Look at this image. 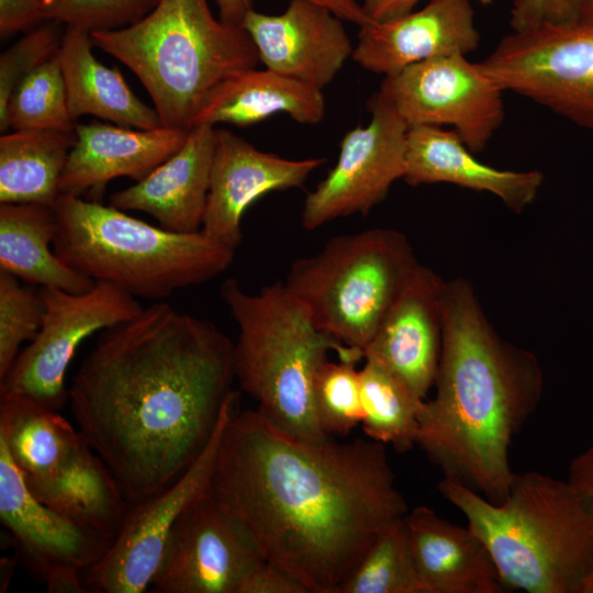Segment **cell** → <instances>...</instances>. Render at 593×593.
<instances>
[{
    "label": "cell",
    "mask_w": 593,
    "mask_h": 593,
    "mask_svg": "<svg viewBox=\"0 0 593 593\" xmlns=\"http://www.w3.org/2000/svg\"><path fill=\"white\" fill-rule=\"evenodd\" d=\"M209 493L309 593H337L409 511L384 444L300 439L257 409L230 417Z\"/></svg>",
    "instance_id": "obj_1"
},
{
    "label": "cell",
    "mask_w": 593,
    "mask_h": 593,
    "mask_svg": "<svg viewBox=\"0 0 593 593\" xmlns=\"http://www.w3.org/2000/svg\"><path fill=\"white\" fill-rule=\"evenodd\" d=\"M234 381V343L210 321L157 301L101 332L68 402L134 504L175 483L200 456Z\"/></svg>",
    "instance_id": "obj_2"
},
{
    "label": "cell",
    "mask_w": 593,
    "mask_h": 593,
    "mask_svg": "<svg viewBox=\"0 0 593 593\" xmlns=\"http://www.w3.org/2000/svg\"><path fill=\"white\" fill-rule=\"evenodd\" d=\"M434 387L417 445L445 478L502 502L515 475L511 444L541 399L544 374L532 351L500 336L462 278L446 281Z\"/></svg>",
    "instance_id": "obj_3"
},
{
    "label": "cell",
    "mask_w": 593,
    "mask_h": 593,
    "mask_svg": "<svg viewBox=\"0 0 593 593\" xmlns=\"http://www.w3.org/2000/svg\"><path fill=\"white\" fill-rule=\"evenodd\" d=\"M438 489L484 542L506 589L583 592L593 571V517L567 480L515 473L500 503L445 477Z\"/></svg>",
    "instance_id": "obj_4"
},
{
    "label": "cell",
    "mask_w": 593,
    "mask_h": 593,
    "mask_svg": "<svg viewBox=\"0 0 593 593\" xmlns=\"http://www.w3.org/2000/svg\"><path fill=\"white\" fill-rule=\"evenodd\" d=\"M220 295L238 328L234 369L239 388L270 423L289 435L311 441L329 438L316 416V372L329 351L357 362L363 353L318 328L282 281L249 293L228 279Z\"/></svg>",
    "instance_id": "obj_5"
},
{
    "label": "cell",
    "mask_w": 593,
    "mask_h": 593,
    "mask_svg": "<svg viewBox=\"0 0 593 593\" xmlns=\"http://www.w3.org/2000/svg\"><path fill=\"white\" fill-rule=\"evenodd\" d=\"M89 34L135 74L169 128L190 130L223 80L259 63L248 33L215 19L208 0H160L132 25Z\"/></svg>",
    "instance_id": "obj_6"
},
{
    "label": "cell",
    "mask_w": 593,
    "mask_h": 593,
    "mask_svg": "<svg viewBox=\"0 0 593 593\" xmlns=\"http://www.w3.org/2000/svg\"><path fill=\"white\" fill-rule=\"evenodd\" d=\"M55 254L75 271L135 298L161 300L224 272L235 249L201 230L154 226L113 205L60 194L54 204Z\"/></svg>",
    "instance_id": "obj_7"
},
{
    "label": "cell",
    "mask_w": 593,
    "mask_h": 593,
    "mask_svg": "<svg viewBox=\"0 0 593 593\" xmlns=\"http://www.w3.org/2000/svg\"><path fill=\"white\" fill-rule=\"evenodd\" d=\"M418 265L404 234L377 227L335 236L294 260L284 284L318 328L363 353Z\"/></svg>",
    "instance_id": "obj_8"
},
{
    "label": "cell",
    "mask_w": 593,
    "mask_h": 593,
    "mask_svg": "<svg viewBox=\"0 0 593 593\" xmlns=\"http://www.w3.org/2000/svg\"><path fill=\"white\" fill-rule=\"evenodd\" d=\"M480 65L504 91L593 128V21L512 31Z\"/></svg>",
    "instance_id": "obj_9"
},
{
    "label": "cell",
    "mask_w": 593,
    "mask_h": 593,
    "mask_svg": "<svg viewBox=\"0 0 593 593\" xmlns=\"http://www.w3.org/2000/svg\"><path fill=\"white\" fill-rule=\"evenodd\" d=\"M45 313L36 336L0 379V398L23 396L55 411L69 399L66 372L79 345L96 332L137 316V298L104 281L83 293L41 287Z\"/></svg>",
    "instance_id": "obj_10"
},
{
    "label": "cell",
    "mask_w": 593,
    "mask_h": 593,
    "mask_svg": "<svg viewBox=\"0 0 593 593\" xmlns=\"http://www.w3.org/2000/svg\"><path fill=\"white\" fill-rule=\"evenodd\" d=\"M238 402L239 394L233 390L206 447L175 483L130 504L109 549L86 570L83 580L90 591L141 593L150 588L174 525L181 513L210 489L222 436Z\"/></svg>",
    "instance_id": "obj_11"
},
{
    "label": "cell",
    "mask_w": 593,
    "mask_h": 593,
    "mask_svg": "<svg viewBox=\"0 0 593 593\" xmlns=\"http://www.w3.org/2000/svg\"><path fill=\"white\" fill-rule=\"evenodd\" d=\"M503 92L480 63L456 54L384 77L377 94L409 127L449 125L474 154L503 123Z\"/></svg>",
    "instance_id": "obj_12"
},
{
    "label": "cell",
    "mask_w": 593,
    "mask_h": 593,
    "mask_svg": "<svg viewBox=\"0 0 593 593\" xmlns=\"http://www.w3.org/2000/svg\"><path fill=\"white\" fill-rule=\"evenodd\" d=\"M371 119L345 134L335 166L303 203L301 224L313 231L356 213L367 214L403 179L407 124L377 93Z\"/></svg>",
    "instance_id": "obj_13"
},
{
    "label": "cell",
    "mask_w": 593,
    "mask_h": 593,
    "mask_svg": "<svg viewBox=\"0 0 593 593\" xmlns=\"http://www.w3.org/2000/svg\"><path fill=\"white\" fill-rule=\"evenodd\" d=\"M264 560L244 526L208 491L174 525L150 588L158 593H237Z\"/></svg>",
    "instance_id": "obj_14"
},
{
    "label": "cell",
    "mask_w": 593,
    "mask_h": 593,
    "mask_svg": "<svg viewBox=\"0 0 593 593\" xmlns=\"http://www.w3.org/2000/svg\"><path fill=\"white\" fill-rule=\"evenodd\" d=\"M324 158L288 159L257 149L225 128L215 127L210 189L201 231L236 249L245 211L262 195L302 187Z\"/></svg>",
    "instance_id": "obj_15"
},
{
    "label": "cell",
    "mask_w": 593,
    "mask_h": 593,
    "mask_svg": "<svg viewBox=\"0 0 593 593\" xmlns=\"http://www.w3.org/2000/svg\"><path fill=\"white\" fill-rule=\"evenodd\" d=\"M242 27L266 68L318 90L333 81L354 52L343 20L307 0H290L280 14L251 9Z\"/></svg>",
    "instance_id": "obj_16"
},
{
    "label": "cell",
    "mask_w": 593,
    "mask_h": 593,
    "mask_svg": "<svg viewBox=\"0 0 593 593\" xmlns=\"http://www.w3.org/2000/svg\"><path fill=\"white\" fill-rule=\"evenodd\" d=\"M445 286L419 264L363 350L365 360L382 366L424 400L440 360Z\"/></svg>",
    "instance_id": "obj_17"
},
{
    "label": "cell",
    "mask_w": 593,
    "mask_h": 593,
    "mask_svg": "<svg viewBox=\"0 0 593 593\" xmlns=\"http://www.w3.org/2000/svg\"><path fill=\"white\" fill-rule=\"evenodd\" d=\"M359 29L354 61L384 77L429 59L467 55L480 43L470 0H428L417 11Z\"/></svg>",
    "instance_id": "obj_18"
},
{
    "label": "cell",
    "mask_w": 593,
    "mask_h": 593,
    "mask_svg": "<svg viewBox=\"0 0 593 593\" xmlns=\"http://www.w3.org/2000/svg\"><path fill=\"white\" fill-rule=\"evenodd\" d=\"M0 518L31 568L44 579L60 566L87 570L102 558L112 542L38 501L2 441Z\"/></svg>",
    "instance_id": "obj_19"
},
{
    "label": "cell",
    "mask_w": 593,
    "mask_h": 593,
    "mask_svg": "<svg viewBox=\"0 0 593 593\" xmlns=\"http://www.w3.org/2000/svg\"><path fill=\"white\" fill-rule=\"evenodd\" d=\"M75 134L59 189L60 194L79 197L118 177L141 181L180 149L189 130H139L92 122L76 124Z\"/></svg>",
    "instance_id": "obj_20"
},
{
    "label": "cell",
    "mask_w": 593,
    "mask_h": 593,
    "mask_svg": "<svg viewBox=\"0 0 593 593\" xmlns=\"http://www.w3.org/2000/svg\"><path fill=\"white\" fill-rule=\"evenodd\" d=\"M215 148V126L195 125L183 145L144 179L110 197L122 211H141L178 233L201 230Z\"/></svg>",
    "instance_id": "obj_21"
},
{
    "label": "cell",
    "mask_w": 593,
    "mask_h": 593,
    "mask_svg": "<svg viewBox=\"0 0 593 593\" xmlns=\"http://www.w3.org/2000/svg\"><path fill=\"white\" fill-rule=\"evenodd\" d=\"M403 179L411 186L445 182L489 192L519 213L536 199L544 175L494 168L478 160L454 130L416 125L406 135Z\"/></svg>",
    "instance_id": "obj_22"
},
{
    "label": "cell",
    "mask_w": 593,
    "mask_h": 593,
    "mask_svg": "<svg viewBox=\"0 0 593 593\" xmlns=\"http://www.w3.org/2000/svg\"><path fill=\"white\" fill-rule=\"evenodd\" d=\"M409 547L426 593H502L505 585L484 542L419 505L404 516Z\"/></svg>",
    "instance_id": "obj_23"
},
{
    "label": "cell",
    "mask_w": 593,
    "mask_h": 593,
    "mask_svg": "<svg viewBox=\"0 0 593 593\" xmlns=\"http://www.w3.org/2000/svg\"><path fill=\"white\" fill-rule=\"evenodd\" d=\"M277 113L301 124L320 123L325 115L322 90L268 68L242 69L212 91L192 126L227 123L245 127Z\"/></svg>",
    "instance_id": "obj_24"
},
{
    "label": "cell",
    "mask_w": 593,
    "mask_h": 593,
    "mask_svg": "<svg viewBox=\"0 0 593 593\" xmlns=\"http://www.w3.org/2000/svg\"><path fill=\"white\" fill-rule=\"evenodd\" d=\"M92 45L89 32L66 27L58 59L72 120L93 115L120 126L161 127L155 108L134 94L116 68L101 64L92 54Z\"/></svg>",
    "instance_id": "obj_25"
},
{
    "label": "cell",
    "mask_w": 593,
    "mask_h": 593,
    "mask_svg": "<svg viewBox=\"0 0 593 593\" xmlns=\"http://www.w3.org/2000/svg\"><path fill=\"white\" fill-rule=\"evenodd\" d=\"M25 483L38 501L110 540L118 535L130 505L87 440L53 475Z\"/></svg>",
    "instance_id": "obj_26"
},
{
    "label": "cell",
    "mask_w": 593,
    "mask_h": 593,
    "mask_svg": "<svg viewBox=\"0 0 593 593\" xmlns=\"http://www.w3.org/2000/svg\"><path fill=\"white\" fill-rule=\"evenodd\" d=\"M56 227L53 206L1 203L0 270L40 288L87 292L96 281L75 271L55 254Z\"/></svg>",
    "instance_id": "obj_27"
},
{
    "label": "cell",
    "mask_w": 593,
    "mask_h": 593,
    "mask_svg": "<svg viewBox=\"0 0 593 593\" xmlns=\"http://www.w3.org/2000/svg\"><path fill=\"white\" fill-rule=\"evenodd\" d=\"M85 440L57 411L23 396L0 398V441L26 482L54 474Z\"/></svg>",
    "instance_id": "obj_28"
},
{
    "label": "cell",
    "mask_w": 593,
    "mask_h": 593,
    "mask_svg": "<svg viewBox=\"0 0 593 593\" xmlns=\"http://www.w3.org/2000/svg\"><path fill=\"white\" fill-rule=\"evenodd\" d=\"M74 132L13 131L0 137V202L54 206Z\"/></svg>",
    "instance_id": "obj_29"
},
{
    "label": "cell",
    "mask_w": 593,
    "mask_h": 593,
    "mask_svg": "<svg viewBox=\"0 0 593 593\" xmlns=\"http://www.w3.org/2000/svg\"><path fill=\"white\" fill-rule=\"evenodd\" d=\"M360 373L361 426L371 440L404 452L417 445L424 399L382 366L365 360Z\"/></svg>",
    "instance_id": "obj_30"
},
{
    "label": "cell",
    "mask_w": 593,
    "mask_h": 593,
    "mask_svg": "<svg viewBox=\"0 0 593 593\" xmlns=\"http://www.w3.org/2000/svg\"><path fill=\"white\" fill-rule=\"evenodd\" d=\"M337 593H426L413 562L404 517L379 535Z\"/></svg>",
    "instance_id": "obj_31"
},
{
    "label": "cell",
    "mask_w": 593,
    "mask_h": 593,
    "mask_svg": "<svg viewBox=\"0 0 593 593\" xmlns=\"http://www.w3.org/2000/svg\"><path fill=\"white\" fill-rule=\"evenodd\" d=\"M7 122L13 131H75L58 54L19 83L8 104Z\"/></svg>",
    "instance_id": "obj_32"
},
{
    "label": "cell",
    "mask_w": 593,
    "mask_h": 593,
    "mask_svg": "<svg viewBox=\"0 0 593 593\" xmlns=\"http://www.w3.org/2000/svg\"><path fill=\"white\" fill-rule=\"evenodd\" d=\"M357 361H324L314 380L316 416L328 437H346L362 419Z\"/></svg>",
    "instance_id": "obj_33"
},
{
    "label": "cell",
    "mask_w": 593,
    "mask_h": 593,
    "mask_svg": "<svg viewBox=\"0 0 593 593\" xmlns=\"http://www.w3.org/2000/svg\"><path fill=\"white\" fill-rule=\"evenodd\" d=\"M45 313L40 290L21 286L19 279L0 270V379H2L24 342L38 333Z\"/></svg>",
    "instance_id": "obj_34"
},
{
    "label": "cell",
    "mask_w": 593,
    "mask_h": 593,
    "mask_svg": "<svg viewBox=\"0 0 593 593\" xmlns=\"http://www.w3.org/2000/svg\"><path fill=\"white\" fill-rule=\"evenodd\" d=\"M160 0H43V20L87 32L116 30L145 18Z\"/></svg>",
    "instance_id": "obj_35"
},
{
    "label": "cell",
    "mask_w": 593,
    "mask_h": 593,
    "mask_svg": "<svg viewBox=\"0 0 593 593\" xmlns=\"http://www.w3.org/2000/svg\"><path fill=\"white\" fill-rule=\"evenodd\" d=\"M58 22L51 21L23 36L0 57V130L9 128L7 109L19 83L44 63L55 57L64 34Z\"/></svg>",
    "instance_id": "obj_36"
},
{
    "label": "cell",
    "mask_w": 593,
    "mask_h": 593,
    "mask_svg": "<svg viewBox=\"0 0 593 593\" xmlns=\"http://www.w3.org/2000/svg\"><path fill=\"white\" fill-rule=\"evenodd\" d=\"M582 0H514L510 25L522 31L542 23H567L580 20Z\"/></svg>",
    "instance_id": "obj_37"
},
{
    "label": "cell",
    "mask_w": 593,
    "mask_h": 593,
    "mask_svg": "<svg viewBox=\"0 0 593 593\" xmlns=\"http://www.w3.org/2000/svg\"><path fill=\"white\" fill-rule=\"evenodd\" d=\"M237 593H309V591L282 568L264 560L243 580Z\"/></svg>",
    "instance_id": "obj_38"
},
{
    "label": "cell",
    "mask_w": 593,
    "mask_h": 593,
    "mask_svg": "<svg viewBox=\"0 0 593 593\" xmlns=\"http://www.w3.org/2000/svg\"><path fill=\"white\" fill-rule=\"evenodd\" d=\"M43 20V0H0V34L23 31Z\"/></svg>",
    "instance_id": "obj_39"
},
{
    "label": "cell",
    "mask_w": 593,
    "mask_h": 593,
    "mask_svg": "<svg viewBox=\"0 0 593 593\" xmlns=\"http://www.w3.org/2000/svg\"><path fill=\"white\" fill-rule=\"evenodd\" d=\"M567 481L593 517V446L571 460Z\"/></svg>",
    "instance_id": "obj_40"
},
{
    "label": "cell",
    "mask_w": 593,
    "mask_h": 593,
    "mask_svg": "<svg viewBox=\"0 0 593 593\" xmlns=\"http://www.w3.org/2000/svg\"><path fill=\"white\" fill-rule=\"evenodd\" d=\"M421 0H359L370 21L380 22L398 18L414 10ZM483 5L494 0H478Z\"/></svg>",
    "instance_id": "obj_41"
},
{
    "label": "cell",
    "mask_w": 593,
    "mask_h": 593,
    "mask_svg": "<svg viewBox=\"0 0 593 593\" xmlns=\"http://www.w3.org/2000/svg\"><path fill=\"white\" fill-rule=\"evenodd\" d=\"M81 569L74 566H60L52 569L45 577L49 593H85L88 592Z\"/></svg>",
    "instance_id": "obj_42"
},
{
    "label": "cell",
    "mask_w": 593,
    "mask_h": 593,
    "mask_svg": "<svg viewBox=\"0 0 593 593\" xmlns=\"http://www.w3.org/2000/svg\"><path fill=\"white\" fill-rule=\"evenodd\" d=\"M331 10L343 21L357 24L359 27L371 22L365 13L359 0H307Z\"/></svg>",
    "instance_id": "obj_43"
},
{
    "label": "cell",
    "mask_w": 593,
    "mask_h": 593,
    "mask_svg": "<svg viewBox=\"0 0 593 593\" xmlns=\"http://www.w3.org/2000/svg\"><path fill=\"white\" fill-rule=\"evenodd\" d=\"M220 20L231 26H240L246 14L253 9L251 0H216Z\"/></svg>",
    "instance_id": "obj_44"
},
{
    "label": "cell",
    "mask_w": 593,
    "mask_h": 593,
    "mask_svg": "<svg viewBox=\"0 0 593 593\" xmlns=\"http://www.w3.org/2000/svg\"><path fill=\"white\" fill-rule=\"evenodd\" d=\"M580 20L593 21V0H582Z\"/></svg>",
    "instance_id": "obj_45"
},
{
    "label": "cell",
    "mask_w": 593,
    "mask_h": 593,
    "mask_svg": "<svg viewBox=\"0 0 593 593\" xmlns=\"http://www.w3.org/2000/svg\"><path fill=\"white\" fill-rule=\"evenodd\" d=\"M582 593H593V571L586 580Z\"/></svg>",
    "instance_id": "obj_46"
}]
</instances>
